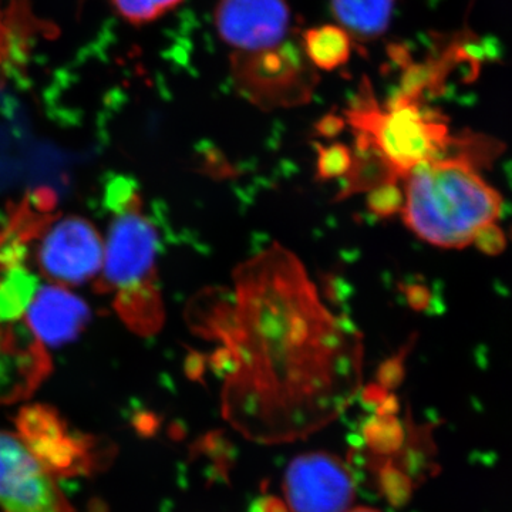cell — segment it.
<instances>
[{
	"label": "cell",
	"instance_id": "obj_1",
	"mask_svg": "<svg viewBox=\"0 0 512 512\" xmlns=\"http://www.w3.org/2000/svg\"><path fill=\"white\" fill-rule=\"evenodd\" d=\"M192 326L218 343L222 409L249 439L284 441L338 417L362 386L363 340L335 315L298 256L274 244L210 289Z\"/></svg>",
	"mask_w": 512,
	"mask_h": 512
},
{
	"label": "cell",
	"instance_id": "obj_2",
	"mask_svg": "<svg viewBox=\"0 0 512 512\" xmlns=\"http://www.w3.org/2000/svg\"><path fill=\"white\" fill-rule=\"evenodd\" d=\"M403 181L400 212L417 237L446 249L501 248L503 200L470 157L443 154L417 165Z\"/></svg>",
	"mask_w": 512,
	"mask_h": 512
},
{
	"label": "cell",
	"instance_id": "obj_3",
	"mask_svg": "<svg viewBox=\"0 0 512 512\" xmlns=\"http://www.w3.org/2000/svg\"><path fill=\"white\" fill-rule=\"evenodd\" d=\"M109 202L116 211L106 247L104 274L119 291V303L127 322L143 333L160 329L164 311L156 285L160 235L141 211L134 184L126 178L111 183Z\"/></svg>",
	"mask_w": 512,
	"mask_h": 512
},
{
	"label": "cell",
	"instance_id": "obj_4",
	"mask_svg": "<svg viewBox=\"0 0 512 512\" xmlns=\"http://www.w3.org/2000/svg\"><path fill=\"white\" fill-rule=\"evenodd\" d=\"M357 133V154L375 158L396 183L417 165L443 156L453 143L446 124L419 106L412 92L382 109L369 92L348 114Z\"/></svg>",
	"mask_w": 512,
	"mask_h": 512
},
{
	"label": "cell",
	"instance_id": "obj_5",
	"mask_svg": "<svg viewBox=\"0 0 512 512\" xmlns=\"http://www.w3.org/2000/svg\"><path fill=\"white\" fill-rule=\"evenodd\" d=\"M231 63L239 93L264 110L308 103L315 87L311 62L291 42L258 55H232Z\"/></svg>",
	"mask_w": 512,
	"mask_h": 512
},
{
	"label": "cell",
	"instance_id": "obj_6",
	"mask_svg": "<svg viewBox=\"0 0 512 512\" xmlns=\"http://www.w3.org/2000/svg\"><path fill=\"white\" fill-rule=\"evenodd\" d=\"M0 507L3 512H73L52 473L22 439L2 431Z\"/></svg>",
	"mask_w": 512,
	"mask_h": 512
},
{
	"label": "cell",
	"instance_id": "obj_7",
	"mask_svg": "<svg viewBox=\"0 0 512 512\" xmlns=\"http://www.w3.org/2000/svg\"><path fill=\"white\" fill-rule=\"evenodd\" d=\"M215 25L234 55H258L288 43L291 10L286 0H220Z\"/></svg>",
	"mask_w": 512,
	"mask_h": 512
},
{
	"label": "cell",
	"instance_id": "obj_8",
	"mask_svg": "<svg viewBox=\"0 0 512 512\" xmlns=\"http://www.w3.org/2000/svg\"><path fill=\"white\" fill-rule=\"evenodd\" d=\"M285 494L293 512H348L355 498V481L338 457L305 454L286 471Z\"/></svg>",
	"mask_w": 512,
	"mask_h": 512
},
{
	"label": "cell",
	"instance_id": "obj_9",
	"mask_svg": "<svg viewBox=\"0 0 512 512\" xmlns=\"http://www.w3.org/2000/svg\"><path fill=\"white\" fill-rule=\"evenodd\" d=\"M103 254L96 229L82 218H67L47 232L37 256L50 278L77 285L99 272Z\"/></svg>",
	"mask_w": 512,
	"mask_h": 512
},
{
	"label": "cell",
	"instance_id": "obj_10",
	"mask_svg": "<svg viewBox=\"0 0 512 512\" xmlns=\"http://www.w3.org/2000/svg\"><path fill=\"white\" fill-rule=\"evenodd\" d=\"M49 369V357L28 326L0 320V406L29 397Z\"/></svg>",
	"mask_w": 512,
	"mask_h": 512
},
{
	"label": "cell",
	"instance_id": "obj_11",
	"mask_svg": "<svg viewBox=\"0 0 512 512\" xmlns=\"http://www.w3.org/2000/svg\"><path fill=\"white\" fill-rule=\"evenodd\" d=\"M22 440L37 460L50 471L70 474L89 467L86 444L67 433L55 413L35 407L20 414Z\"/></svg>",
	"mask_w": 512,
	"mask_h": 512
},
{
	"label": "cell",
	"instance_id": "obj_12",
	"mask_svg": "<svg viewBox=\"0 0 512 512\" xmlns=\"http://www.w3.org/2000/svg\"><path fill=\"white\" fill-rule=\"evenodd\" d=\"M26 312L30 332L39 342L53 346L76 339L90 319L84 302L56 286L39 289Z\"/></svg>",
	"mask_w": 512,
	"mask_h": 512
},
{
	"label": "cell",
	"instance_id": "obj_13",
	"mask_svg": "<svg viewBox=\"0 0 512 512\" xmlns=\"http://www.w3.org/2000/svg\"><path fill=\"white\" fill-rule=\"evenodd\" d=\"M335 18L357 39L382 36L389 28L396 0H330Z\"/></svg>",
	"mask_w": 512,
	"mask_h": 512
},
{
	"label": "cell",
	"instance_id": "obj_14",
	"mask_svg": "<svg viewBox=\"0 0 512 512\" xmlns=\"http://www.w3.org/2000/svg\"><path fill=\"white\" fill-rule=\"evenodd\" d=\"M303 49L312 66L322 70H335L348 62L350 37L338 26H320L303 35Z\"/></svg>",
	"mask_w": 512,
	"mask_h": 512
},
{
	"label": "cell",
	"instance_id": "obj_15",
	"mask_svg": "<svg viewBox=\"0 0 512 512\" xmlns=\"http://www.w3.org/2000/svg\"><path fill=\"white\" fill-rule=\"evenodd\" d=\"M29 12L0 2V67H16L28 53Z\"/></svg>",
	"mask_w": 512,
	"mask_h": 512
},
{
	"label": "cell",
	"instance_id": "obj_16",
	"mask_svg": "<svg viewBox=\"0 0 512 512\" xmlns=\"http://www.w3.org/2000/svg\"><path fill=\"white\" fill-rule=\"evenodd\" d=\"M37 292L36 276L12 266L0 281V320L15 322L28 311Z\"/></svg>",
	"mask_w": 512,
	"mask_h": 512
},
{
	"label": "cell",
	"instance_id": "obj_17",
	"mask_svg": "<svg viewBox=\"0 0 512 512\" xmlns=\"http://www.w3.org/2000/svg\"><path fill=\"white\" fill-rule=\"evenodd\" d=\"M365 444L376 456H394L404 443L402 423L394 416L376 414L365 424L363 429Z\"/></svg>",
	"mask_w": 512,
	"mask_h": 512
},
{
	"label": "cell",
	"instance_id": "obj_18",
	"mask_svg": "<svg viewBox=\"0 0 512 512\" xmlns=\"http://www.w3.org/2000/svg\"><path fill=\"white\" fill-rule=\"evenodd\" d=\"M379 487L380 491L386 495L387 501L396 507L406 504L413 491L412 478L399 467H394L392 463L384 464L380 468Z\"/></svg>",
	"mask_w": 512,
	"mask_h": 512
},
{
	"label": "cell",
	"instance_id": "obj_19",
	"mask_svg": "<svg viewBox=\"0 0 512 512\" xmlns=\"http://www.w3.org/2000/svg\"><path fill=\"white\" fill-rule=\"evenodd\" d=\"M111 3L116 12L133 25L154 22L164 15L157 0H111Z\"/></svg>",
	"mask_w": 512,
	"mask_h": 512
},
{
	"label": "cell",
	"instance_id": "obj_20",
	"mask_svg": "<svg viewBox=\"0 0 512 512\" xmlns=\"http://www.w3.org/2000/svg\"><path fill=\"white\" fill-rule=\"evenodd\" d=\"M403 192L399 184H387L370 192V210L380 217H390L402 210Z\"/></svg>",
	"mask_w": 512,
	"mask_h": 512
},
{
	"label": "cell",
	"instance_id": "obj_21",
	"mask_svg": "<svg viewBox=\"0 0 512 512\" xmlns=\"http://www.w3.org/2000/svg\"><path fill=\"white\" fill-rule=\"evenodd\" d=\"M352 153L343 146L320 148L319 173L322 177H338L348 173Z\"/></svg>",
	"mask_w": 512,
	"mask_h": 512
},
{
	"label": "cell",
	"instance_id": "obj_22",
	"mask_svg": "<svg viewBox=\"0 0 512 512\" xmlns=\"http://www.w3.org/2000/svg\"><path fill=\"white\" fill-rule=\"evenodd\" d=\"M249 512H289V510L284 501L274 495H265L252 503Z\"/></svg>",
	"mask_w": 512,
	"mask_h": 512
},
{
	"label": "cell",
	"instance_id": "obj_23",
	"mask_svg": "<svg viewBox=\"0 0 512 512\" xmlns=\"http://www.w3.org/2000/svg\"><path fill=\"white\" fill-rule=\"evenodd\" d=\"M181 2H183V0H157L158 6L163 10V13L174 9L175 6L180 5Z\"/></svg>",
	"mask_w": 512,
	"mask_h": 512
},
{
	"label": "cell",
	"instance_id": "obj_24",
	"mask_svg": "<svg viewBox=\"0 0 512 512\" xmlns=\"http://www.w3.org/2000/svg\"><path fill=\"white\" fill-rule=\"evenodd\" d=\"M348 512H380V511L372 510V508L362 507V508H356V510H352V511H348Z\"/></svg>",
	"mask_w": 512,
	"mask_h": 512
}]
</instances>
